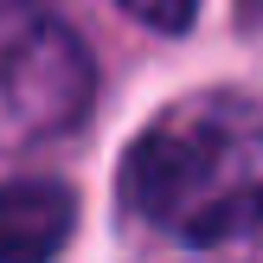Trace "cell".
Returning a JSON list of instances; mask_svg holds the SVG:
<instances>
[{
    "instance_id": "obj_2",
    "label": "cell",
    "mask_w": 263,
    "mask_h": 263,
    "mask_svg": "<svg viewBox=\"0 0 263 263\" xmlns=\"http://www.w3.org/2000/svg\"><path fill=\"white\" fill-rule=\"evenodd\" d=\"M97 64L45 0H0V148H39L84 122Z\"/></svg>"
},
{
    "instance_id": "obj_4",
    "label": "cell",
    "mask_w": 263,
    "mask_h": 263,
    "mask_svg": "<svg viewBox=\"0 0 263 263\" xmlns=\"http://www.w3.org/2000/svg\"><path fill=\"white\" fill-rule=\"evenodd\" d=\"M116 7H122L128 20L154 26V32H186L193 13H199V0H116Z\"/></svg>"
},
{
    "instance_id": "obj_1",
    "label": "cell",
    "mask_w": 263,
    "mask_h": 263,
    "mask_svg": "<svg viewBox=\"0 0 263 263\" xmlns=\"http://www.w3.org/2000/svg\"><path fill=\"white\" fill-rule=\"evenodd\" d=\"M122 205L199 251L263 225V103L244 90L167 103L122 161Z\"/></svg>"
},
{
    "instance_id": "obj_3",
    "label": "cell",
    "mask_w": 263,
    "mask_h": 263,
    "mask_svg": "<svg viewBox=\"0 0 263 263\" xmlns=\"http://www.w3.org/2000/svg\"><path fill=\"white\" fill-rule=\"evenodd\" d=\"M77 199L58 180H7L0 186V263H51L71 238Z\"/></svg>"
}]
</instances>
